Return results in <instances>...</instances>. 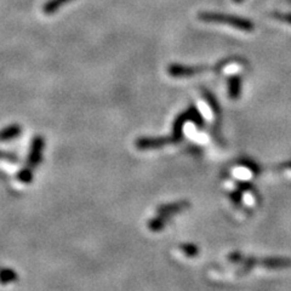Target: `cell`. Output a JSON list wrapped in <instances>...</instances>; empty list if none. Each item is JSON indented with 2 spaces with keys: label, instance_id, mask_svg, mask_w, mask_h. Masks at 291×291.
Returning <instances> with one entry per match:
<instances>
[{
  "label": "cell",
  "instance_id": "cell-1",
  "mask_svg": "<svg viewBox=\"0 0 291 291\" xmlns=\"http://www.w3.org/2000/svg\"><path fill=\"white\" fill-rule=\"evenodd\" d=\"M71 2L72 0H49L43 6V12L45 15H52L55 12H57L60 8H62L63 5L68 4Z\"/></svg>",
  "mask_w": 291,
  "mask_h": 291
}]
</instances>
